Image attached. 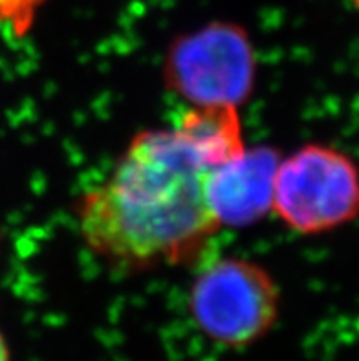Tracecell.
<instances>
[{
  "mask_svg": "<svg viewBox=\"0 0 359 361\" xmlns=\"http://www.w3.org/2000/svg\"><path fill=\"white\" fill-rule=\"evenodd\" d=\"M0 361H11V353H9V345L6 341L2 330H0Z\"/></svg>",
  "mask_w": 359,
  "mask_h": 361,
  "instance_id": "cell-7",
  "label": "cell"
},
{
  "mask_svg": "<svg viewBox=\"0 0 359 361\" xmlns=\"http://www.w3.org/2000/svg\"><path fill=\"white\" fill-rule=\"evenodd\" d=\"M167 87L191 106L244 103L253 92L257 54L237 24H209L171 44L164 63Z\"/></svg>",
  "mask_w": 359,
  "mask_h": 361,
  "instance_id": "cell-4",
  "label": "cell"
},
{
  "mask_svg": "<svg viewBox=\"0 0 359 361\" xmlns=\"http://www.w3.org/2000/svg\"><path fill=\"white\" fill-rule=\"evenodd\" d=\"M187 307L204 338L222 348H248L277 323L281 290L264 266L224 257L196 275Z\"/></svg>",
  "mask_w": 359,
  "mask_h": 361,
  "instance_id": "cell-2",
  "label": "cell"
},
{
  "mask_svg": "<svg viewBox=\"0 0 359 361\" xmlns=\"http://www.w3.org/2000/svg\"><path fill=\"white\" fill-rule=\"evenodd\" d=\"M279 161L281 156L272 147H245L211 173L207 195L220 228H245L272 213Z\"/></svg>",
  "mask_w": 359,
  "mask_h": 361,
  "instance_id": "cell-5",
  "label": "cell"
},
{
  "mask_svg": "<svg viewBox=\"0 0 359 361\" xmlns=\"http://www.w3.org/2000/svg\"><path fill=\"white\" fill-rule=\"evenodd\" d=\"M244 149L231 105L189 106L176 127L141 130L79 200L83 240L123 270L193 261L220 229L207 195L211 173Z\"/></svg>",
  "mask_w": 359,
  "mask_h": 361,
  "instance_id": "cell-1",
  "label": "cell"
},
{
  "mask_svg": "<svg viewBox=\"0 0 359 361\" xmlns=\"http://www.w3.org/2000/svg\"><path fill=\"white\" fill-rule=\"evenodd\" d=\"M272 211L300 235H319L359 215V167L336 147L308 143L279 161Z\"/></svg>",
  "mask_w": 359,
  "mask_h": 361,
  "instance_id": "cell-3",
  "label": "cell"
},
{
  "mask_svg": "<svg viewBox=\"0 0 359 361\" xmlns=\"http://www.w3.org/2000/svg\"><path fill=\"white\" fill-rule=\"evenodd\" d=\"M46 0H0V26L13 37H26Z\"/></svg>",
  "mask_w": 359,
  "mask_h": 361,
  "instance_id": "cell-6",
  "label": "cell"
}]
</instances>
